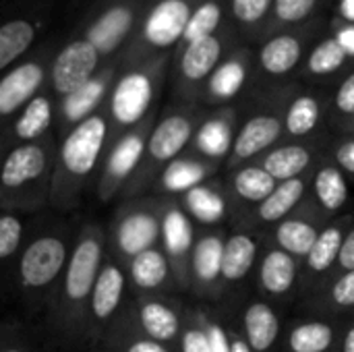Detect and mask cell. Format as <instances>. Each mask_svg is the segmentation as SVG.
Wrapping results in <instances>:
<instances>
[{"label": "cell", "instance_id": "1", "mask_svg": "<svg viewBox=\"0 0 354 352\" xmlns=\"http://www.w3.org/2000/svg\"><path fill=\"white\" fill-rule=\"evenodd\" d=\"M106 257V230L93 222L79 226L66 270L48 307L50 324L60 342L77 344L87 340L89 301Z\"/></svg>", "mask_w": 354, "mask_h": 352}, {"label": "cell", "instance_id": "2", "mask_svg": "<svg viewBox=\"0 0 354 352\" xmlns=\"http://www.w3.org/2000/svg\"><path fill=\"white\" fill-rule=\"evenodd\" d=\"M110 141V122L106 108L71 129L58 139L54 158V176L50 207L71 212L100 170Z\"/></svg>", "mask_w": 354, "mask_h": 352}, {"label": "cell", "instance_id": "3", "mask_svg": "<svg viewBox=\"0 0 354 352\" xmlns=\"http://www.w3.org/2000/svg\"><path fill=\"white\" fill-rule=\"evenodd\" d=\"M75 232L60 222L29 230L17 257V288L29 311L50 307L58 282L66 270Z\"/></svg>", "mask_w": 354, "mask_h": 352}, {"label": "cell", "instance_id": "4", "mask_svg": "<svg viewBox=\"0 0 354 352\" xmlns=\"http://www.w3.org/2000/svg\"><path fill=\"white\" fill-rule=\"evenodd\" d=\"M56 145L58 139L52 135L6 151L0 170V210L27 216L50 205Z\"/></svg>", "mask_w": 354, "mask_h": 352}, {"label": "cell", "instance_id": "5", "mask_svg": "<svg viewBox=\"0 0 354 352\" xmlns=\"http://www.w3.org/2000/svg\"><path fill=\"white\" fill-rule=\"evenodd\" d=\"M160 71L162 62L156 58L120 68L104 106L110 122V141L149 116L158 91Z\"/></svg>", "mask_w": 354, "mask_h": 352}, {"label": "cell", "instance_id": "6", "mask_svg": "<svg viewBox=\"0 0 354 352\" xmlns=\"http://www.w3.org/2000/svg\"><path fill=\"white\" fill-rule=\"evenodd\" d=\"M193 15L189 0H156L145 6L139 27L127 48L118 54L120 66H133L151 60L149 56L172 48L183 39Z\"/></svg>", "mask_w": 354, "mask_h": 352}, {"label": "cell", "instance_id": "7", "mask_svg": "<svg viewBox=\"0 0 354 352\" xmlns=\"http://www.w3.org/2000/svg\"><path fill=\"white\" fill-rule=\"evenodd\" d=\"M143 10V0H102L85 15L75 35L87 39L104 60H112L135 35Z\"/></svg>", "mask_w": 354, "mask_h": 352}, {"label": "cell", "instance_id": "8", "mask_svg": "<svg viewBox=\"0 0 354 352\" xmlns=\"http://www.w3.org/2000/svg\"><path fill=\"white\" fill-rule=\"evenodd\" d=\"M58 50L56 39L35 46L21 62L0 75V133L46 85L52 58Z\"/></svg>", "mask_w": 354, "mask_h": 352}, {"label": "cell", "instance_id": "9", "mask_svg": "<svg viewBox=\"0 0 354 352\" xmlns=\"http://www.w3.org/2000/svg\"><path fill=\"white\" fill-rule=\"evenodd\" d=\"M147 118L108 143L95 185V195L100 201H110L112 197L122 193L129 180L139 170L145 156L147 137L151 133Z\"/></svg>", "mask_w": 354, "mask_h": 352}, {"label": "cell", "instance_id": "10", "mask_svg": "<svg viewBox=\"0 0 354 352\" xmlns=\"http://www.w3.org/2000/svg\"><path fill=\"white\" fill-rule=\"evenodd\" d=\"M160 237L162 216L147 205H127L114 216L112 226L106 232V249L127 263L135 255L153 249Z\"/></svg>", "mask_w": 354, "mask_h": 352}, {"label": "cell", "instance_id": "11", "mask_svg": "<svg viewBox=\"0 0 354 352\" xmlns=\"http://www.w3.org/2000/svg\"><path fill=\"white\" fill-rule=\"evenodd\" d=\"M118 73H120V60L116 56L112 60H106L102 68L87 83H83L81 87H77L75 91L58 100L56 129H54L56 139H60L71 129H75L77 124H81L83 120H87L89 116H93L106 106Z\"/></svg>", "mask_w": 354, "mask_h": 352}, {"label": "cell", "instance_id": "12", "mask_svg": "<svg viewBox=\"0 0 354 352\" xmlns=\"http://www.w3.org/2000/svg\"><path fill=\"white\" fill-rule=\"evenodd\" d=\"M106 60L100 52L83 37L71 35L64 44L58 46L48 75V89L56 100L68 95L83 83H87Z\"/></svg>", "mask_w": 354, "mask_h": 352}, {"label": "cell", "instance_id": "13", "mask_svg": "<svg viewBox=\"0 0 354 352\" xmlns=\"http://www.w3.org/2000/svg\"><path fill=\"white\" fill-rule=\"evenodd\" d=\"M127 286H129V278H127L124 266L108 255L100 270V276L95 280L91 301H89L87 340L97 342L106 334V330L118 319Z\"/></svg>", "mask_w": 354, "mask_h": 352}, {"label": "cell", "instance_id": "14", "mask_svg": "<svg viewBox=\"0 0 354 352\" xmlns=\"http://www.w3.org/2000/svg\"><path fill=\"white\" fill-rule=\"evenodd\" d=\"M48 19L50 8L44 4L15 8L0 17V75L21 62L35 48Z\"/></svg>", "mask_w": 354, "mask_h": 352}, {"label": "cell", "instance_id": "15", "mask_svg": "<svg viewBox=\"0 0 354 352\" xmlns=\"http://www.w3.org/2000/svg\"><path fill=\"white\" fill-rule=\"evenodd\" d=\"M191 137H193V122L185 114H168V116H164L156 127H151V133H149L147 145H145L143 162H141L139 170L129 180V185L124 187L122 193L137 191L147 172H153L156 168L176 160Z\"/></svg>", "mask_w": 354, "mask_h": 352}, {"label": "cell", "instance_id": "16", "mask_svg": "<svg viewBox=\"0 0 354 352\" xmlns=\"http://www.w3.org/2000/svg\"><path fill=\"white\" fill-rule=\"evenodd\" d=\"M56 104L58 100L46 85L31 102L21 108V112L0 133L6 145L15 147L23 143H35L56 135Z\"/></svg>", "mask_w": 354, "mask_h": 352}, {"label": "cell", "instance_id": "17", "mask_svg": "<svg viewBox=\"0 0 354 352\" xmlns=\"http://www.w3.org/2000/svg\"><path fill=\"white\" fill-rule=\"evenodd\" d=\"M135 328L143 336H147L160 344H166L178 336L180 322H178L176 311L168 303H164L160 299H145L137 305Z\"/></svg>", "mask_w": 354, "mask_h": 352}, {"label": "cell", "instance_id": "18", "mask_svg": "<svg viewBox=\"0 0 354 352\" xmlns=\"http://www.w3.org/2000/svg\"><path fill=\"white\" fill-rule=\"evenodd\" d=\"M129 282L143 293L162 288L170 278V259L158 247L147 249L124 263Z\"/></svg>", "mask_w": 354, "mask_h": 352}, {"label": "cell", "instance_id": "19", "mask_svg": "<svg viewBox=\"0 0 354 352\" xmlns=\"http://www.w3.org/2000/svg\"><path fill=\"white\" fill-rule=\"evenodd\" d=\"M222 54V41L216 35L209 37H201L197 41H191L183 48L180 54V77L185 81L197 83L203 81L205 77H209L220 60Z\"/></svg>", "mask_w": 354, "mask_h": 352}, {"label": "cell", "instance_id": "20", "mask_svg": "<svg viewBox=\"0 0 354 352\" xmlns=\"http://www.w3.org/2000/svg\"><path fill=\"white\" fill-rule=\"evenodd\" d=\"M282 133V124L274 116H255L245 122L239 137L234 139V156L239 160L253 158L255 154L270 147Z\"/></svg>", "mask_w": 354, "mask_h": 352}, {"label": "cell", "instance_id": "21", "mask_svg": "<svg viewBox=\"0 0 354 352\" xmlns=\"http://www.w3.org/2000/svg\"><path fill=\"white\" fill-rule=\"evenodd\" d=\"M164 253L170 261L183 259L193 251V226L189 216L178 207H168L162 214V237Z\"/></svg>", "mask_w": 354, "mask_h": 352}, {"label": "cell", "instance_id": "22", "mask_svg": "<svg viewBox=\"0 0 354 352\" xmlns=\"http://www.w3.org/2000/svg\"><path fill=\"white\" fill-rule=\"evenodd\" d=\"M245 332H247V344L251 351L266 352L278 338L280 324L272 307L263 303H255L245 313Z\"/></svg>", "mask_w": 354, "mask_h": 352}, {"label": "cell", "instance_id": "23", "mask_svg": "<svg viewBox=\"0 0 354 352\" xmlns=\"http://www.w3.org/2000/svg\"><path fill=\"white\" fill-rule=\"evenodd\" d=\"M259 60L266 73L286 75L301 60V41L292 35H278L261 48Z\"/></svg>", "mask_w": 354, "mask_h": 352}, {"label": "cell", "instance_id": "24", "mask_svg": "<svg viewBox=\"0 0 354 352\" xmlns=\"http://www.w3.org/2000/svg\"><path fill=\"white\" fill-rule=\"evenodd\" d=\"M297 276V266L292 255L286 251H272L261 263L259 278L268 293L272 295H284L292 288Z\"/></svg>", "mask_w": 354, "mask_h": 352}, {"label": "cell", "instance_id": "25", "mask_svg": "<svg viewBox=\"0 0 354 352\" xmlns=\"http://www.w3.org/2000/svg\"><path fill=\"white\" fill-rule=\"evenodd\" d=\"M257 245L247 234H234L224 243L222 255V276L230 282L241 280L253 266Z\"/></svg>", "mask_w": 354, "mask_h": 352}, {"label": "cell", "instance_id": "26", "mask_svg": "<svg viewBox=\"0 0 354 352\" xmlns=\"http://www.w3.org/2000/svg\"><path fill=\"white\" fill-rule=\"evenodd\" d=\"M97 342L102 344V351L97 352H168L164 344L143 336L137 328L122 330L118 322H114Z\"/></svg>", "mask_w": 354, "mask_h": 352}, {"label": "cell", "instance_id": "27", "mask_svg": "<svg viewBox=\"0 0 354 352\" xmlns=\"http://www.w3.org/2000/svg\"><path fill=\"white\" fill-rule=\"evenodd\" d=\"M205 178V166L193 160L176 158L160 174V185L166 193H187L195 187H199Z\"/></svg>", "mask_w": 354, "mask_h": 352}, {"label": "cell", "instance_id": "28", "mask_svg": "<svg viewBox=\"0 0 354 352\" xmlns=\"http://www.w3.org/2000/svg\"><path fill=\"white\" fill-rule=\"evenodd\" d=\"M305 193V183L301 178H290V180H282L280 185H276L274 193L259 203V216L266 222H278L282 220L303 197Z\"/></svg>", "mask_w": 354, "mask_h": 352}, {"label": "cell", "instance_id": "29", "mask_svg": "<svg viewBox=\"0 0 354 352\" xmlns=\"http://www.w3.org/2000/svg\"><path fill=\"white\" fill-rule=\"evenodd\" d=\"M309 151L301 145H286V147H278L276 151H272L266 162L263 168L276 178V180H290V178H299V174L309 166Z\"/></svg>", "mask_w": 354, "mask_h": 352}, {"label": "cell", "instance_id": "30", "mask_svg": "<svg viewBox=\"0 0 354 352\" xmlns=\"http://www.w3.org/2000/svg\"><path fill=\"white\" fill-rule=\"evenodd\" d=\"M222 255L224 243L218 237H205L193 247L191 263L199 282H214L222 274Z\"/></svg>", "mask_w": 354, "mask_h": 352}, {"label": "cell", "instance_id": "31", "mask_svg": "<svg viewBox=\"0 0 354 352\" xmlns=\"http://www.w3.org/2000/svg\"><path fill=\"white\" fill-rule=\"evenodd\" d=\"M185 207L201 224H216L226 214L224 199L214 189L203 187V185L185 193Z\"/></svg>", "mask_w": 354, "mask_h": 352}, {"label": "cell", "instance_id": "32", "mask_svg": "<svg viewBox=\"0 0 354 352\" xmlns=\"http://www.w3.org/2000/svg\"><path fill=\"white\" fill-rule=\"evenodd\" d=\"M27 234L29 228L21 214L0 210V266L12 259L17 261Z\"/></svg>", "mask_w": 354, "mask_h": 352}, {"label": "cell", "instance_id": "33", "mask_svg": "<svg viewBox=\"0 0 354 352\" xmlns=\"http://www.w3.org/2000/svg\"><path fill=\"white\" fill-rule=\"evenodd\" d=\"M313 189H315V195H317L319 203L328 212L340 210L346 203V199H348V185H346L342 172L338 168H332V166L322 168L315 174Z\"/></svg>", "mask_w": 354, "mask_h": 352}, {"label": "cell", "instance_id": "34", "mask_svg": "<svg viewBox=\"0 0 354 352\" xmlns=\"http://www.w3.org/2000/svg\"><path fill=\"white\" fill-rule=\"evenodd\" d=\"M276 185L278 180L263 166H247L234 176V189L247 201H266L274 193Z\"/></svg>", "mask_w": 354, "mask_h": 352}, {"label": "cell", "instance_id": "35", "mask_svg": "<svg viewBox=\"0 0 354 352\" xmlns=\"http://www.w3.org/2000/svg\"><path fill=\"white\" fill-rule=\"evenodd\" d=\"M319 232L301 220H286L280 224L276 239L282 247V251H286L288 255H309V251L313 249L315 241H317Z\"/></svg>", "mask_w": 354, "mask_h": 352}, {"label": "cell", "instance_id": "36", "mask_svg": "<svg viewBox=\"0 0 354 352\" xmlns=\"http://www.w3.org/2000/svg\"><path fill=\"white\" fill-rule=\"evenodd\" d=\"M334 342V330L328 324L311 322L292 330L288 344L292 352H326Z\"/></svg>", "mask_w": 354, "mask_h": 352}, {"label": "cell", "instance_id": "37", "mask_svg": "<svg viewBox=\"0 0 354 352\" xmlns=\"http://www.w3.org/2000/svg\"><path fill=\"white\" fill-rule=\"evenodd\" d=\"M220 19H222V10H220L218 2H214V0L201 2L197 8H193V15H191V19L187 23V29H185L180 41L187 46V44L197 41L201 37L214 35V31L220 25Z\"/></svg>", "mask_w": 354, "mask_h": 352}, {"label": "cell", "instance_id": "38", "mask_svg": "<svg viewBox=\"0 0 354 352\" xmlns=\"http://www.w3.org/2000/svg\"><path fill=\"white\" fill-rule=\"evenodd\" d=\"M245 64L236 58L220 64L212 75H209V91L212 95L220 98V100H230L234 98L243 83H245Z\"/></svg>", "mask_w": 354, "mask_h": 352}, {"label": "cell", "instance_id": "39", "mask_svg": "<svg viewBox=\"0 0 354 352\" xmlns=\"http://www.w3.org/2000/svg\"><path fill=\"white\" fill-rule=\"evenodd\" d=\"M197 139V147L212 158H222L232 143V133L228 122H224L222 118H212L205 124H201L199 133L195 135Z\"/></svg>", "mask_w": 354, "mask_h": 352}, {"label": "cell", "instance_id": "40", "mask_svg": "<svg viewBox=\"0 0 354 352\" xmlns=\"http://www.w3.org/2000/svg\"><path fill=\"white\" fill-rule=\"evenodd\" d=\"M319 122V104L311 95H301L292 102L286 114V131L295 137L311 133Z\"/></svg>", "mask_w": 354, "mask_h": 352}, {"label": "cell", "instance_id": "41", "mask_svg": "<svg viewBox=\"0 0 354 352\" xmlns=\"http://www.w3.org/2000/svg\"><path fill=\"white\" fill-rule=\"evenodd\" d=\"M342 232L340 228L332 226V228H326L324 232H319L313 249L309 251L307 255V261H309V268L315 270V272H324L328 270L340 255V247H342Z\"/></svg>", "mask_w": 354, "mask_h": 352}, {"label": "cell", "instance_id": "42", "mask_svg": "<svg viewBox=\"0 0 354 352\" xmlns=\"http://www.w3.org/2000/svg\"><path fill=\"white\" fill-rule=\"evenodd\" d=\"M346 60V52L338 44L336 37L324 39L309 56V71L313 75H330L338 71Z\"/></svg>", "mask_w": 354, "mask_h": 352}, {"label": "cell", "instance_id": "43", "mask_svg": "<svg viewBox=\"0 0 354 352\" xmlns=\"http://www.w3.org/2000/svg\"><path fill=\"white\" fill-rule=\"evenodd\" d=\"M0 352H35V346L17 324L0 326Z\"/></svg>", "mask_w": 354, "mask_h": 352}, {"label": "cell", "instance_id": "44", "mask_svg": "<svg viewBox=\"0 0 354 352\" xmlns=\"http://www.w3.org/2000/svg\"><path fill=\"white\" fill-rule=\"evenodd\" d=\"M317 0H274V10L284 23L303 21L315 6Z\"/></svg>", "mask_w": 354, "mask_h": 352}, {"label": "cell", "instance_id": "45", "mask_svg": "<svg viewBox=\"0 0 354 352\" xmlns=\"http://www.w3.org/2000/svg\"><path fill=\"white\" fill-rule=\"evenodd\" d=\"M272 0H232V12L239 21L251 25L266 17Z\"/></svg>", "mask_w": 354, "mask_h": 352}, {"label": "cell", "instance_id": "46", "mask_svg": "<svg viewBox=\"0 0 354 352\" xmlns=\"http://www.w3.org/2000/svg\"><path fill=\"white\" fill-rule=\"evenodd\" d=\"M334 303L340 307H353L354 305V270L346 272L332 288Z\"/></svg>", "mask_w": 354, "mask_h": 352}, {"label": "cell", "instance_id": "47", "mask_svg": "<svg viewBox=\"0 0 354 352\" xmlns=\"http://www.w3.org/2000/svg\"><path fill=\"white\" fill-rule=\"evenodd\" d=\"M183 352H212L209 351V340L203 330H187L183 334Z\"/></svg>", "mask_w": 354, "mask_h": 352}, {"label": "cell", "instance_id": "48", "mask_svg": "<svg viewBox=\"0 0 354 352\" xmlns=\"http://www.w3.org/2000/svg\"><path fill=\"white\" fill-rule=\"evenodd\" d=\"M336 106L344 114H354V73L340 85L336 93Z\"/></svg>", "mask_w": 354, "mask_h": 352}, {"label": "cell", "instance_id": "49", "mask_svg": "<svg viewBox=\"0 0 354 352\" xmlns=\"http://www.w3.org/2000/svg\"><path fill=\"white\" fill-rule=\"evenodd\" d=\"M207 334V340H209V351L212 352H230V342H228V336L226 332L220 328V326H207L205 330Z\"/></svg>", "mask_w": 354, "mask_h": 352}, {"label": "cell", "instance_id": "50", "mask_svg": "<svg viewBox=\"0 0 354 352\" xmlns=\"http://www.w3.org/2000/svg\"><path fill=\"white\" fill-rule=\"evenodd\" d=\"M338 261L340 266L351 272L354 270V230L342 241V247H340V255H338Z\"/></svg>", "mask_w": 354, "mask_h": 352}, {"label": "cell", "instance_id": "51", "mask_svg": "<svg viewBox=\"0 0 354 352\" xmlns=\"http://www.w3.org/2000/svg\"><path fill=\"white\" fill-rule=\"evenodd\" d=\"M336 160L340 164V168H344L346 172L354 174V139L353 141H346L338 147L336 151Z\"/></svg>", "mask_w": 354, "mask_h": 352}, {"label": "cell", "instance_id": "52", "mask_svg": "<svg viewBox=\"0 0 354 352\" xmlns=\"http://www.w3.org/2000/svg\"><path fill=\"white\" fill-rule=\"evenodd\" d=\"M338 44L342 46V50L346 52V56H354V25L344 27L340 33H338Z\"/></svg>", "mask_w": 354, "mask_h": 352}, {"label": "cell", "instance_id": "53", "mask_svg": "<svg viewBox=\"0 0 354 352\" xmlns=\"http://www.w3.org/2000/svg\"><path fill=\"white\" fill-rule=\"evenodd\" d=\"M340 15L348 23H354V0H340Z\"/></svg>", "mask_w": 354, "mask_h": 352}, {"label": "cell", "instance_id": "54", "mask_svg": "<svg viewBox=\"0 0 354 352\" xmlns=\"http://www.w3.org/2000/svg\"><path fill=\"white\" fill-rule=\"evenodd\" d=\"M230 352H253V351H251V346H249L247 342H243V340H234V342H230Z\"/></svg>", "mask_w": 354, "mask_h": 352}, {"label": "cell", "instance_id": "55", "mask_svg": "<svg viewBox=\"0 0 354 352\" xmlns=\"http://www.w3.org/2000/svg\"><path fill=\"white\" fill-rule=\"evenodd\" d=\"M344 352H354V328L348 330L346 340H344Z\"/></svg>", "mask_w": 354, "mask_h": 352}, {"label": "cell", "instance_id": "56", "mask_svg": "<svg viewBox=\"0 0 354 352\" xmlns=\"http://www.w3.org/2000/svg\"><path fill=\"white\" fill-rule=\"evenodd\" d=\"M8 149H10V147L6 145V141H4L2 135H0V170H2V162H4V156H6Z\"/></svg>", "mask_w": 354, "mask_h": 352}]
</instances>
